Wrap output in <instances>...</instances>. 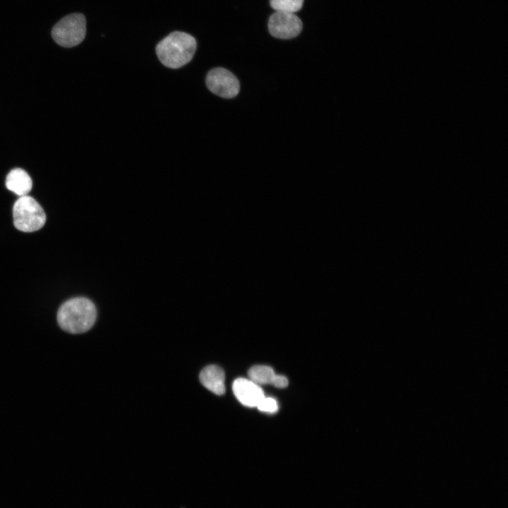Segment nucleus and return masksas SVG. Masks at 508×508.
Masks as SVG:
<instances>
[{"label":"nucleus","mask_w":508,"mask_h":508,"mask_svg":"<svg viewBox=\"0 0 508 508\" xmlns=\"http://www.w3.org/2000/svg\"><path fill=\"white\" fill-rule=\"evenodd\" d=\"M303 0H270V5L276 11L295 13L299 11Z\"/></svg>","instance_id":"obj_11"},{"label":"nucleus","mask_w":508,"mask_h":508,"mask_svg":"<svg viewBox=\"0 0 508 508\" xmlns=\"http://www.w3.org/2000/svg\"><path fill=\"white\" fill-rule=\"evenodd\" d=\"M250 380L257 385L272 384L275 373L271 367L267 365H254L248 373Z\"/></svg>","instance_id":"obj_10"},{"label":"nucleus","mask_w":508,"mask_h":508,"mask_svg":"<svg viewBox=\"0 0 508 508\" xmlns=\"http://www.w3.org/2000/svg\"><path fill=\"white\" fill-rule=\"evenodd\" d=\"M6 186L9 190L20 197L28 194L32 189V181L25 170L16 168L8 174Z\"/></svg>","instance_id":"obj_9"},{"label":"nucleus","mask_w":508,"mask_h":508,"mask_svg":"<svg viewBox=\"0 0 508 508\" xmlns=\"http://www.w3.org/2000/svg\"><path fill=\"white\" fill-rule=\"evenodd\" d=\"M288 383L289 381L286 377L280 375H275L271 385L278 388H284L288 385Z\"/></svg>","instance_id":"obj_13"},{"label":"nucleus","mask_w":508,"mask_h":508,"mask_svg":"<svg viewBox=\"0 0 508 508\" xmlns=\"http://www.w3.org/2000/svg\"><path fill=\"white\" fill-rule=\"evenodd\" d=\"M256 407L261 411L271 413L278 410L277 401L272 397H265Z\"/></svg>","instance_id":"obj_12"},{"label":"nucleus","mask_w":508,"mask_h":508,"mask_svg":"<svg viewBox=\"0 0 508 508\" xmlns=\"http://www.w3.org/2000/svg\"><path fill=\"white\" fill-rule=\"evenodd\" d=\"M232 389L236 399L248 407H256L265 397L260 386L250 379L238 378L233 382Z\"/></svg>","instance_id":"obj_7"},{"label":"nucleus","mask_w":508,"mask_h":508,"mask_svg":"<svg viewBox=\"0 0 508 508\" xmlns=\"http://www.w3.org/2000/svg\"><path fill=\"white\" fill-rule=\"evenodd\" d=\"M96 317L95 304L85 297L68 300L60 306L57 313L60 327L71 334L88 331L95 324Z\"/></svg>","instance_id":"obj_1"},{"label":"nucleus","mask_w":508,"mask_h":508,"mask_svg":"<svg viewBox=\"0 0 508 508\" xmlns=\"http://www.w3.org/2000/svg\"><path fill=\"white\" fill-rule=\"evenodd\" d=\"M205 83L210 92L226 99L236 97L240 90L237 78L229 71L221 67L210 71Z\"/></svg>","instance_id":"obj_5"},{"label":"nucleus","mask_w":508,"mask_h":508,"mask_svg":"<svg viewBox=\"0 0 508 508\" xmlns=\"http://www.w3.org/2000/svg\"><path fill=\"white\" fill-rule=\"evenodd\" d=\"M303 28L301 19L294 13L276 11L270 18V33L279 39H291L296 37Z\"/></svg>","instance_id":"obj_6"},{"label":"nucleus","mask_w":508,"mask_h":508,"mask_svg":"<svg viewBox=\"0 0 508 508\" xmlns=\"http://www.w3.org/2000/svg\"><path fill=\"white\" fill-rule=\"evenodd\" d=\"M201 384L217 395H222L225 392V375L223 370L215 365L204 368L199 375Z\"/></svg>","instance_id":"obj_8"},{"label":"nucleus","mask_w":508,"mask_h":508,"mask_svg":"<svg viewBox=\"0 0 508 508\" xmlns=\"http://www.w3.org/2000/svg\"><path fill=\"white\" fill-rule=\"evenodd\" d=\"M15 227L24 232L41 229L46 222V214L41 205L29 195L20 196L13 207Z\"/></svg>","instance_id":"obj_3"},{"label":"nucleus","mask_w":508,"mask_h":508,"mask_svg":"<svg viewBox=\"0 0 508 508\" xmlns=\"http://www.w3.org/2000/svg\"><path fill=\"white\" fill-rule=\"evenodd\" d=\"M196 47L197 43L193 36L176 31L157 44L156 53L163 65L171 68H179L192 59Z\"/></svg>","instance_id":"obj_2"},{"label":"nucleus","mask_w":508,"mask_h":508,"mask_svg":"<svg viewBox=\"0 0 508 508\" xmlns=\"http://www.w3.org/2000/svg\"><path fill=\"white\" fill-rule=\"evenodd\" d=\"M86 20L81 13H72L64 17L53 27L52 35L61 47H73L85 38Z\"/></svg>","instance_id":"obj_4"}]
</instances>
